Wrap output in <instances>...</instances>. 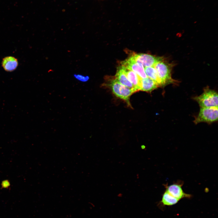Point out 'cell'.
<instances>
[{"label": "cell", "mask_w": 218, "mask_h": 218, "mask_svg": "<svg viewBox=\"0 0 218 218\" xmlns=\"http://www.w3.org/2000/svg\"><path fill=\"white\" fill-rule=\"evenodd\" d=\"M173 65L165 60L162 57L161 59L157 62L154 67L157 73L159 78L160 80L162 87L170 84H177L178 83L177 81L172 78L171 75V71Z\"/></svg>", "instance_id": "6da1fadb"}, {"label": "cell", "mask_w": 218, "mask_h": 218, "mask_svg": "<svg viewBox=\"0 0 218 218\" xmlns=\"http://www.w3.org/2000/svg\"><path fill=\"white\" fill-rule=\"evenodd\" d=\"M218 93L208 87L204 88L203 92L200 95L193 97L200 107H218Z\"/></svg>", "instance_id": "7a4b0ae2"}, {"label": "cell", "mask_w": 218, "mask_h": 218, "mask_svg": "<svg viewBox=\"0 0 218 218\" xmlns=\"http://www.w3.org/2000/svg\"><path fill=\"white\" fill-rule=\"evenodd\" d=\"M108 85L116 96L126 101L130 105V97L134 93L136 92L135 90L121 84L114 78L111 80L108 83Z\"/></svg>", "instance_id": "3957f363"}, {"label": "cell", "mask_w": 218, "mask_h": 218, "mask_svg": "<svg viewBox=\"0 0 218 218\" xmlns=\"http://www.w3.org/2000/svg\"><path fill=\"white\" fill-rule=\"evenodd\" d=\"M218 117V107H200L194 122L196 124L203 122L211 124L217 121Z\"/></svg>", "instance_id": "277c9868"}, {"label": "cell", "mask_w": 218, "mask_h": 218, "mask_svg": "<svg viewBox=\"0 0 218 218\" xmlns=\"http://www.w3.org/2000/svg\"><path fill=\"white\" fill-rule=\"evenodd\" d=\"M183 184L182 182L179 181L170 185L165 184L164 185L165 190L172 196L179 200L185 198H191L192 197L191 194L186 193L183 190L182 188Z\"/></svg>", "instance_id": "5b68a950"}, {"label": "cell", "mask_w": 218, "mask_h": 218, "mask_svg": "<svg viewBox=\"0 0 218 218\" xmlns=\"http://www.w3.org/2000/svg\"><path fill=\"white\" fill-rule=\"evenodd\" d=\"M131 57L136 62L141 64L144 67H154L162 58L146 54H135Z\"/></svg>", "instance_id": "8992f818"}, {"label": "cell", "mask_w": 218, "mask_h": 218, "mask_svg": "<svg viewBox=\"0 0 218 218\" xmlns=\"http://www.w3.org/2000/svg\"><path fill=\"white\" fill-rule=\"evenodd\" d=\"M121 64V66L136 73L141 78L147 77L145 73L143 66L141 64L136 62L131 56L122 61Z\"/></svg>", "instance_id": "52a82bcc"}, {"label": "cell", "mask_w": 218, "mask_h": 218, "mask_svg": "<svg viewBox=\"0 0 218 218\" xmlns=\"http://www.w3.org/2000/svg\"><path fill=\"white\" fill-rule=\"evenodd\" d=\"M128 79L133 85L137 91L140 90L141 78L131 70L121 65Z\"/></svg>", "instance_id": "ba28073f"}, {"label": "cell", "mask_w": 218, "mask_h": 218, "mask_svg": "<svg viewBox=\"0 0 218 218\" xmlns=\"http://www.w3.org/2000/svg\"><path fill=\"white\" fill-rule=\"evenodd\" d=\"M114 78L121 84L137 91L128 79L121 66L117 68Z\"/></svg>", "instance_id": "9c48e42d"}, {"label": "cell", "mask_w": 218, "mask_h": 218, "mask_svg": "<svg viewBox=\"0 0 218 218\" xmlns=\"http://www.w3.org/2000/svg\"><path fill=\"white\" fill-rule=\"evenodd\" d=\"M2 66L5 71H12L15 70L18 65L17 59L12 56H7L4 58L2 61Z\"/></svg>", "instance_id": "30bf717a"}, {"label": "cell", "mask_w": 218, "mask_h": 218, "mask_svg": "<svg viewBox=\"0 0 218 218\" xmlns=\"http://www.w3.org/2000/svg\"><path fill=\"white\" fill-rule=\"evenodd\" d=\"M158 87H159L156 82L148 77L141 79L140 90L151 92Z\"/></svg>", "instance_id": "8fae6325"}, {"label": "cell", "mask_w": 218, "mask_h": 218, "mask_svg": "<svg viewBox=\"0 0 218 218\" xmlns=\"http://www.w3.org/2000/svg\"><path fill=\"white\" fill-rule=\"evenodd\" d=\"M179 200L165 190L162 195L160 203L163 206H171L177 204Z\"/></svg>", "instance_id": "7c38bea8"}, {"label": "cell", "mask_w": 218, "mask_h": 218, "mask_svg": "<svg viewBox=\"0 0 218 218\" xmlns=\"http://www.w3.org/2000/svg\"><path fill=\"white\" fill-rule=\"evenodd\" d=\"M144 71L147 77L151 79L162 87L160 80L159 78L157 70L154 67H144Z\"/></svg>", "instance_id": "4fadbf2b"}, {"label": "cell", "mask_w": 218, "mask_h": 218, "mask_svg": "<svg viewBox=\"0 0 218 218\" xmlns=\"http://www.w3.org/2000/svg\"><path fill=\"white\" fill-rule=\"evenodd\" d=\"M73 76L76 79L82 82H86L89 79V77L87 75L85 76L81 74H74Z\"/></svg>", "instance_id": "5bb4252c"}]
</instances>
